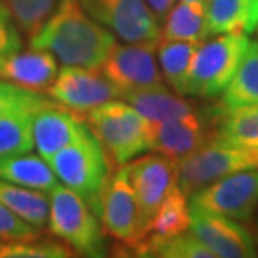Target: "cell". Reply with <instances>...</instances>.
Returning <instances> with one entry per match:
<instances>
[{
	"label": "cell",
	"instance_id": "cb8c5ba5",
	"mask_svg": "<svg viewBox=\"0 0 258 258\" xmlns=\"http://www.w3.org/2000/svg\"><path fill=\"white\" fill-rule=\"evenodd\" d=\"M258 104V42H250L230 84L221 92L218 106L225 109Z\"/></svg>",
	"mask_w": 258,
	"mask_h": 258
},
{
	"label": "cell",
	"instance_id": "7402d4cb",
	"mask_svg": "<svg viewBox=\"0 0 258 258\" xmlns=\"http://www.w3.org/2000/svg\"><path fill=\"white\" fill-rule=\"evenodd\" d=\"M134 256H161V258H215V255L206 248L203 241L198 240L193 231L179 233L174 236L144 235L131 248Z\"/></svg>",
	"mask_w": 258,
	"mask_h": 258
},
{
	"label": "cell",
	"instance_id": "4dcf8cb0",
	"mask_svg": "<svg viewBox=\"0 0 258 258\" xmlns=\"http://www.w3.org/2000/svg\"><path fill=\"white\" fill-rule=\"evenodd\" d=\"M37 236L39 228L29 225L14 211H10L4 203H0V241L35 240Z\"/></svg>",
	"mask_w": 258,
	"mask_h": 258
},
{
	"label": "cell",
	"instance_id": "7a4b0ae2",
	"mask_svg": "<svg viewBox=\"0 0 258 258\" xmlns=\"http://www.w3.org/2000/svg\"><path fill=\"white\" fill-rule=\"evenodd\" d=\"M59 181L76 191L99 216L101 196L109 179V159L87 124L47 161Z\"/></svg>",
	"mask_w": 258,
	"mask_h": 258
},
{
	"label": "cell",
	"instance_id": "2e32d148",
	"mask_svg": "<svg viewBox=\"0 0 258 258\" xmlns=\"http://www.w3.org/2000/svg\"><path fill=\"white\" fill-rule=\"evenodd\" d=\"M57 76V62L49 50L15 52L0 62V79L32 92L47 91Z\"/></svg>",
	"mask_w": 258,
	"mask_h": 258
},
{
	"label": "cell",
	"instance_id": "ac0fdd59",
	"mask_svg": "<svg viewBox=\"0 0 258 258\" xmlns=\"http://www.w3.org/2000/svg\"><path fill=\"white\" fill-rule=\"evenodd\" d=\"M211 35L245 34L258 29V0H208Z\"/></svg>",
	"mask_w": 258,
	"mask_h": 258
},
{
	"label": "cell",
	"instance_id": "f1b7e54d",
	"mask_svg": "<svg viewBox=\"0 0 258 258\" xmlns=\"http://www.w3.org/2000/svg\"><path fill=\"white\" fill-rule=\"evenodd\" d=\"M37 240V238H35ZM12 240L0 241V258H66L72 256L67 246L57 241Z\"/></svg>",
	"mask_w": 258,
	"mask_h": 258
},
{
	"label": "cell",
	"instance_id": "277c9868",
	"mask_svg": "<svg viewBox=\"0 0 258 258\" xmlns=\"http://www.w3.org/2000/svg\"><path fill=\"white\" fill-rule=\"evenodd\" d=\"M49 230L84 256H104L106 238L94 210L71 188L57 184L49 193Z\"/></svg>",
	"mask_w": 258,
	"mask_h": 258
},
{
	"label": "cell",
	"instance_id": "7c38bea8",
	"mask_svg": "<svg viewBox=\"0 0 258 258\" xmlns=\"http://www.w3.org/2000/svg\"><path fill=\"white\" fill-rule=\"evenodd\" d=\"M127 169L146 233L154 213L166 196L178 186V163L156 153L134 158L127 163Z\"/></svg>",
	"mask_w": 258,
	"mask_h": 258
},
{
	"label": "cell",
	"instance_id": "d4e9b609",
	"mask_svg": "<svg viewBox=\"0 0 258 258\" xmlns=\"http://www.w3.org/2000/svg\"><path fill=\"white\" fill-rule=\"evenodd\" d=\"M0 203L39 230L44 228L49 221L50 201L44 191L0 179Z\"/></svg>",
	"mask_w": 258,
	"mask_h": 258
},
{
	"label": "cell",
	"instance_id": "5bb4252c",
	"mask_svg": "<svg viewBox=\"0 0 258 258\" xmlns=\"http://www.w3.org/2000/svg\"><path fill=\"white\" fill-rule=\"evenodd\" d=\"M211 138L208 122L196 112L168 121H148V149L174 161L195 153Z\"/></svg>",
	"mask_w": 258,
	"mask_h": 258
},
{
	"label": "cell",
	"instance_id": "603a6c76",
	"mask_svg": "<svg viewBox=\"0 0 258 258\" xmlns=\"http://www.w3.org/2000/svg\"><path fill=\"white\" fill-rule=\"evenodd\" d=\"M201 42H189V40H173L163 39L156 45V54L159 66H161L163 77L171 86L174 92L181 96L186 94L188 76L191 71L193 59Z\"/></svg>",
	"mask_w": 258,
	"mask_h": 258
},
{
	"label": "cell",
	"instance_id": "3957f363",
	"mask_svg": "<svg viewBox=\"0 0 258 258\" xmlns=\"http://www.w3.org/2000/svg\"><path fill=\"white\" fill-rule=\"evenodd\" d=\"M111 166H122L148 151V121L124 101L112 99L84 114Z\"/></svg>",
	"mask_w": 258,
	"mask_h": 258
},
{
	"label": "cell",
	"instance_id": "1f68e13d",
	"mask_svg": "<svg viewBox=\"0 0 258 258\" xmlns=\"http://www.w3.org/2000/svg\"><path fill=\"white\" fill-rule=\"evenodd\" d=\"M22 49L19 25L15 24L12 14L0 0V62Z\"/></svg>",
	"mask_w": 258,
	"mask_h": 258
},
{
	"label": "cell",
	"instance_id": "5b68a950",
	"mask_svg": "<svg viewBox=\"0 0 258 258\" xmlns=\"http://www.w3.org/2000/svg\"><path fill=\"white\" fill-rule=\"evenodd\" d=\"M245 34H223L200 44L188 76L186 94L213 99L230 84L250 45Z\"/></svg>",
	"mask_w": 258,
	"mask_h": 258
},
{
	"label": "cell",
	"instance_id": "836d02e7",
	"mask_svg": "<svg viewBox=\"0 0 258 258\" xmlns=\"http://www.w3.org/2000/svg\"><path fill=\"white\" fill-rule=\"evenodd\" d=\"M250 154H251V161H253V169H258V148L250 149Z\"/></svg>",
	"mask_w": 258,
	"mask_h": 258
},
{
	"label": "cell",
	"instance_id": "6da1fadb",
	"mask_svg": "<svg viewBox=\"0 0 258 258\" xmlns=\"http://www.w3.org/2000/svg\"><path fill=\"white\" fill-rule=\"evenodd\" d=\"M30 47L49 50L64 66L101 69L116 47V39L86 12L81 0H59L42 27L30 37Z\"/></svg>",
	"mask_w": 258,
	"mask_h": 258
},
{
	"label": "cell",
	"instance_id": "4316f807",
	"mask_svg": "<svg viewBox=\"0 0 258 258\" xmlns=\"http://www.w3.org/2000/svg\"><path fill=\"white\" fill-rule=\"evenodd\" d=\"M189 225H191V206L188 203V195H184L183 189L176 186L154 213L144 235L174 236L188 231Z\"/></svg>",
	"mask_w": 258,
	"mask_h": 258
},
{
	"label": "cell",
	"instance_id": "9c48e42d",
	"mask_svg": "<svg viewBox=\"0 0 258 258\" xmlns=\"http://www.w3.org/2000/svg\"><path fill=\"white\" fill-rule=\"evenodd\" d=\"M191 210L250 220L258 208V169H240L189 195Z\"/></svg>",
	"mask_w": 258,
	"mask_h": 258
},
{
	"label": "cell",
	"instance_id": "e0dca14e",
	"mask_svg": "<svg viewBox=\"0 0 258 258\" xmlns=\"http://www.w3.org/2000/svg\"><path fill=\"white\" fill-rule=\"evenodd\" d=\"M206 122L213 138L246 149L258 148V104L238 109H225L216 104Z\"/></svg>",
	"mask_w": 258,
	"mask_h": 258
},
{
	"label": "cell",
	"instance_id": "44dd1931",
	"mask_svg": "<svg viewBox=\"0 0 258 258\" xmlns=\"http://www.w3.org/2000/svg\"><path fill=\"white\" fill-rule=\"evenodd\" d=\"M0 179L44 193H50L59 184L50 164L42 156L29 153L0 158Z\"/></svg>",
	"mask_w": 258,
	"mask_h": 258
},
{
	"label": "cell",
	"instance_id": "8992f818",
	"mask_svg": "<svg viewBox=\"0 0 258 258\" xmlns=\"http://www.w3.org/2000/svg\"><path fill=\"white\" fill-rule=\"evenodd\" d=\"M178 163V186L184 195H193L206 184L240 169H253L250 149L211 138L200 149Z\"/></svg>",
	"mask_w": 258,
	"mask_h": 258
},
{
	"label": "cell",
	"instance_id": "ffe728a7",
	"mask_svg": "<svg viewBox=\"0 0 258 258\" xmlns=\"http://www.w3.org/2000/svg\"><path fill=\"white\" fill-rule=\"evenodd\" d=\"M163 39L203 42L210 37L208 0H181L163 19Z\"/></svg>",
	"mask_w": 258,
	"mask_h": 258
},
{
	"label": "cell",
	"instance_id": "e575fe53",
	"mask_svg": "<svg viewBox=\"0 0 258 258\" xmlns=\"http://www.w3.org/2000/svg\"><path fill=\"white\" fill-rule=\"evenodd\" d=\"M256 225H258V218H256Z\"/></svg>",
	"mask_w": 258,
	"mask_h": 258
},
{
	"label": "cell",
	"instance_id": "52a82bcc",
	"mask_svg": "<svg viewBox=\"0 0 258 258\" xmlns=\"http://www.w3.org/2000/svg\"><path fill=\"white\" fill-rule=\"evenodd\" d=\"M99 218L104 233L119 241L122 245L121 250L131 248L144 236V226L136 193L129 178L127 163L117 168L107 179L101 196Z\"/></svg>",
	"mask_w": 258,
	"mask_h": 258
},
{
	"label": "cell",
	"instance_id": "f546056e",
	"mask_svg": "<svg viewBox=\"0 0 258 258\" xmlns=\"http://www.w3.org/2000/svg\"><path fill=\"white\" fill-rule=\"evenodd\" d=\"M47 97L39 92H32L12 84L9 81L0 79V116L14 109H25V107H45L50 106Z\"/></svg>",
	"mask_w": 258,
	"mask_h": 258
},
{
	"label": "cell",
	"instance_id": "9a60e30c",
	"mask_svg": "<svg viewBox=\"0 0 258 258\" xmlns=\"http://www.w3.org/2000/svg\"><path fill=\"white\" fill-rule=\"evenodd\" d=\"M86 124L72 112L59 104L39 109L34 116V148L45 161L66 148Z\"/></svg>",
	"mask_w": 258,
	"mask_h": 258
},
{
	"label": "cell",
	"instance_id": "d6a6232c",
	"mask_svg": "<svg viewBox=\"0 0 258 258\" xmlns=\"http://www.w3.org/2000/svg\"><path fill=\"white\" fill-rule=\"evenodd\" d=\"M174 2H176V0H146L149 9L153 10V14L156 15L159 20H163L166 17V14L173 9Z\"/></svg>",
	"mask_w": 258,
	"mask_h": 258
},
{
	"label": "cell",
	"instance_id": "484cf974",
	"mask_svg": "<svg viewBox=\"0 0 258 258\" xmlns=\"http://www.w3.org/2000/svg\"><path fill=\"white\" fill-rule=\"evenodd\" d=\"M42 107L14 109L0 116V158L29 153L34 148L32 124Z\"/></svg>",
	"mask_w": 258,
	"mask_h": 258
},
{
	"label": "cell",
	"instance_id": "d6986e66",
	"mask_svg": "<svg viewBox=\"0 0 258 258\" xmlns=\"http://www.w3.org/2000/svg\"><path fill=\"white\" fill-rule=\"evenodd\" d=\"M122 101L131 104L149 122L168 121L195 112V106L191 102L183 99L178 92H171L164 84L129 92L122 96Z\"/></svg>",
	"mask_w": 258,
	"mask_h": 258
},
{
	"label": "cell",
	"instance_id": "ba28073f",
	"mask_svg": "<svg viewBox=\"0 0 258 258\" xmlns=\"http://www.w3.org/2000/svg\"><path fill=\"white\" fill-rule=\"evenodd\" d=\"M81 4L96 22L124 42L158 45L163 37L159 19L146 0H81Z\"/></svg>",
	"mask_w": 258,
	"mask_h": 258
},
{
	"label": "cell",
	"instance_id": "83f0119b",
	"mask_svg": "<svg viewBox=\"0 0 258 258\" xmlns=\"http://www.w3.org/2000/svg\"><path fill=\"white\" fill-rule=\"evenodd\" d=\"M15 24L30 37L42 27L59 0H2Z\"/></svg>",
	"mask_w": 258,
	"mask_h": 258
},
{
	"label": "cell",
	"instance_id": "4fadbf2b",
	"mask_svg": "<svg viewBox=\"0 0 258 258\" xmlns=\"http://www.w3.org/2000/svg\"><path fill=\"white\" fill-rule=\"evenodd\" d=\"M189 228L216 258H251L256 255L253 236L230 216L191 210Z\"/></svg>",
	"mask_w": 258,
	"mask_h": 258
},
{
	"label": "cell",
	"instance_id": "30bf717a",
	"mask_svg": "<svg viewBox=\"0 0 258 258\" xmlns=\"http://www.w3.org/2000/svg\"><path fill=\"white\" fill-rule=\"evenodd\" d=\"M101 72L119 91L121 97L129 92L164 84V77L156 62L154 44H116L101 66Z\"/></svg>",
	"mask_w": 258,
	"mask_h": 258
},
{
	"label": "cell",
	"instance_id": "8fae6325",
	"mask_svg": "<svg viewBox=\"0 0 258 258\" xmlns=\"http://www.w3.org/2000/svg\"><path fill=\"white\" fill-rule=\"evenodd\" d=\"M59 106L76 114H86L94 107L117 99L119 91L107 81L101 69L64 66L47 89Z\"/></svg>",
	"mask_w": 258,
	"mask_h": 258
}]
</instances>
